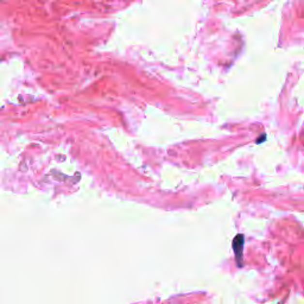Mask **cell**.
Wrapping results in <instances>:
<instances>
[{
    "label": "cell",
    "mask_w": 304,
    "mask_h": 304,
    "mask_svg": "<svg viewBox=\"0 0 304 304\" xmlns=\"http://www.w3.org/2000/svg\"><path fill=\"white\" fill-rule=\"evenodd\" d=\"M243 235H239V245H237V243H235V241L233 243L235 254H237L238 251H239V256H238L237 259H241V250H243Z\"/></svg>",
    "instance_id": "cell-1"
}]
</instances>
